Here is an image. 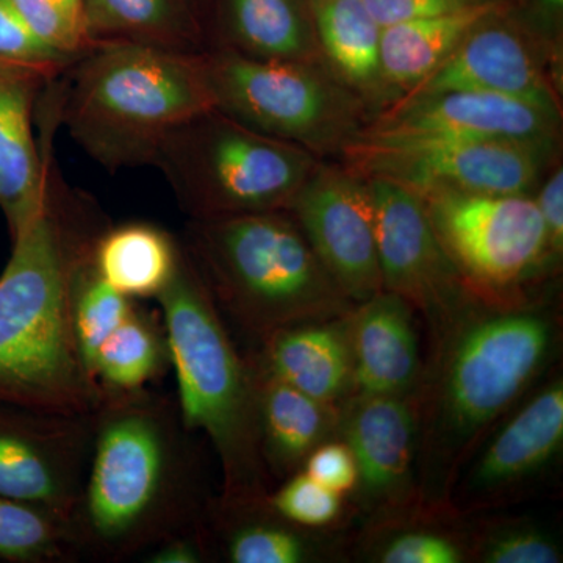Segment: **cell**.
Here are the masks:
<instances>
[{"instance_id": "1", "label": "cell", "mask_w": 563, "mask_h": 563, "mask_svg": "<svg viewBox=\"0 0 563 563\" xmlns=\"http://www.w3.org/2000/svg\"><path fill=\"white\" fill-rule=\"evenodd\" d=\"M558 335V321L543 306L476 299L433 339L415 398L422 514H451L463 466L543 376Z\"/></svg>"}, {"instance_id": "2", "label": "cell", "mask_w": 563, "mask_h": 563, "mask_svg": "<svg viewBox=\"0 0 563 563\" xmlns=\"http://www.w3.org/2000/svg\"><path fill=\"white\" fill-rule=\"evenodd\" d=\"M54 188L13 236L0 276V407L57 417H91L106 395L81 358L73 321V282L95 247Z\"/></svg>"}, {"instance_id": "3", "label": "cell", "mask_w": 563, "mask_h": 563, "mask_svg": "<svg viewBox=\"0 0 563 563\" xmlns=\"http://www.w3.org/2000/svg\"><path fill=\"white\" fill-rule=\"evenodd\" d=\"M143 390L106 396L73 517L77 550L120 561L196 523L181 421Z\"/></svg>"}, {"instance_id": "4", "label": "cell", "mask_w": 563, "mask_h": 563, "mask_svg": "<svg viewBox=\"0 0 563 563\" xmlns=\"http://www.w3.org/2000/svg\"><path fill=\"white\" fill-rule=\"evenodd\" d=\"M168 358L187 432L206 433L221 463L220 506L263 503L269 495L261 450L257 377L236 351L220 307L187 252L157 296Z\"/></svg>"}, {"instance_id": "5", "label": "cell", "mask_w": 563, "mask_h": 563, "mask_svg": "<svg viewBox=\"0 0 563 563\" xmlns=\"http://www.w3.org/2000/svg\"><path fill=\"white\" fill-rule=\"evenodd\" d=\"M187 254L217 306L261 342L288 325L342 318L355 306L287 210L191 220Z\"/></svg>"}, {"instance_id": "6", "label": "cell", "mask_w": 563, "mask_h": 563, "mask_svg": "<svg viewBox=\"0 0 563 563\" xmlns=\"http://www.w3.org/2000/svg\"><path fill=\"white\" fill-rule=\"evenodd\" d=\"M201 54L128 43L92 47L73 63L65 102L70 135L106 168L154 162L169 133L214 109Z\"/></svg>"}, {"instance_id": "7", "label": "cell", "mask_w": 563, "mask_h": 563, "mask_svg": "<svg viewBox=\"0 0 563 563\" xmlns=\"http://www.w3.org/2000/svg\"><path fill=\"white\" fill-rule=\"evenodd\" d=\"M320 162L211 109L169 133L152 165L191 220H217L288 210Z\"/></svg>"}, {"instance_id": "8", "label": "cell", "mask_w": 563, "mask_h": 563, "mask_svg": "<svg viewBox=\"0 0 563 563\" xmlns=\"http://www.w3.org/2000/svg\"><path fill=\"white\" fill-rule=\"evenodd\" d=\"M201 55L214 109L321 161L340 158L372 121V103L322 63L262 60L229 49Z\"/></svg>"}, {"instance_id": "9", "label": "cell", "mask_w": 563, "mask_h": 563, "mask_svg": "<svg viewBox=\"0 0 563 563\" xmlns=\"http://www.w3.org/2000/svg\"><path fill=\"white\" fill-rule=\"evenodd\" d=\"M420 198L444 251L484 301L525 302V285L554 268L533 196L429 192Z\"/></svg>"}, {"instance_id": "10", "label": "cell", "mask_w": 563, "mask_h": 563, "mask_svg": "<svg viewBox=\"0 0 563 563\" xmlns=\"http://www.w3.org/2000/svg\"><path fill=\"white\" fill-rule=\"evenodd\" d=\"M558 143L528 140H462L383 144L355 140L340 155L365 179L401 185L418 196L531 195Z\"/></svg>"}, {"instance_id": "11", "label": "cell", "mask_w": 563, "mask_h": 563, "mask_svg": "<svg viewBox=\"0 0 563 563\" xmlns=\"http://www.w3.org/2000/svg\"><path fill=\"white\" fill-rule=\"evenodd\" d=\"M366 181L384 290L401 296L424 314L433 340L481 298L444 251L420 196L393 181Z\"/></svg>"}, {"instance_id": "12", "label": "cell", "mask_w": 563, "mask_h": 563, "mask_svg": "<svg viewBox=\"0 0 563 563\" xmlns=\"http://www.w3.org/2000/svg\"><path fill=\"white\" fill-rule=\"evenodd\" d=\"M499 421L472 455L451 493V514L492 509L544 477L563 448V380L540 385Z\"/></svg>"}, {"instance_id": "13", "label": "cell", "mask_w": 563, "mask_h": 563, "mask_svg": "<svg viewBox=\"0 0 563 563\" xmlns=\"http://www.w3.org/2000/svg\"><path fill=\"white\" fill-rule=\"evenodd\" d=\"M336 437L354 455L357 485L352 495L374 525L420 515L415 398L352 395L340 406Z\"/></svg>"}, {"instance_id": "14", "label": "cell", "mask_w": 563, "mask_h": 563, "mask_svg": "<svg viewBox=\"0 0 563 563\" xmlns=\"http://www.w3.org/2000/svg\"><path fill=\"white\" fill-rule=\"evenodd\" d=\"M287 211L350 301L384 290L366 179L342 162L321 161Z\"/></svg>"}, {"instance_id": "15", "label": "cell", "mask_w": 563, "mask_h": 563, "mask_svg": "<svg viewBox=\"0 0 563 563\" xmlns=\"http://www.w3.org/2000/svg\"><path fill=\"white\" fill-rule=\"evenodd\" d=\"M95 415L57 417L0 407V496L32 504L73 526Z\"/></svg>"}, {"instance_id": "16", "label": "cell", "mask_w": 563, "mask_h": 563, "mask_svg": "<svg viewBox=\"0 0 563 563\" xmlns=\"http://www.w3.org/2000/svg\"><path fill=\"white\" fill-rule=\"evenodd\" d=\"M453 91L492 92L562 113L543 44L515 20L512 5L477 22L446 60L391 102Z\"/></svg>"}, {"instance_id": "17", "label": "cell", "mask_w": 563, "mask_h": 563, "mask_svg": "<svg viewBox=\"0 0 563 563\" xmlns=\"http://www.w3.org/2000/svg\"><path fill=\"white\" fill-rule=\"evenodd\" d=\"M562 113L479 91H453L388 102L357 140L383 144L462 140L559 141Z\"/></svg>"}, {"instance_id": "18", "label": "cell", "mask_w": 563, "mask_h": 563, "mask_svg": "<svg viewBox=\"0 0 563 563\" xmlns=\"http://www.w3.org/2000/svg\"><path fill=\"white\" fill-rule=\"evenodd\" d=\"M354 395L417 398L421 361L415 310L401 296L383 290L346 314Z\"/></svg>"}, {"instance_id": "19", "label": "cell", "mask_w": 563, "mask_h": 563, "mask_svg": "<svg viewBox=\"0 0 563 563\" xmlns=\"http://www.w3.org/2000/svg\"><path fill=\"white\" fill-rule=\"evenodd\" d=\"M43 73L0 63V209L16 235L38 214L49 179L32 133V106Z\"/></svg>"}, {"instance_id": "20", "label": "cell", "mask_w": 563, "mask_h": 563, "mask_svg": "<svg viewBox=\"0 0 563 563\" xmlns=\"http://www.w3.org/2000/svg\"><path fill=\"white\" fill-rule=\"evenodd\" d=\"M344 318L346 314L269 333L262 340L255 365L310 398L342 406L354 395V366Z\"/></svg>"}, {"instance_id": "21", "label": "cell", "mask_w": 563, "mask_h": 563, "mask_svg": "<svg viewBox=\"0 0 563 563\" xmlns=\"http://www.w3.org/2000/svg\"><path fill=\"white\" fill-rule=\"evenodd\" d=\"M257 377L258 429L266 472H301L314 448L336 437L340 406L318 401L252 363Z\"/></svg>"}, {"instance_id": "22", "label": "cell", "mask_w": 563, "mask_h": 563, "mask_svg": "<svg viewBox=\"0 0 563 563\" xmlns=\"http://www.w3.org/2000/svg\"><path fill=\"white\" fill-rule=\"evenodd\" d=\"M210 49L324 65L307 0H220L218 41Z\"/></svg>"}, {"instance_id": "23", "label": "cell", "mask_w": 563, "mask_h": 563, "mask_svg": "<svg viewBox=\"0 0 563 563\" xmlns=\"http://www.w3.org/2000/svg\"><path fill=\"white\" fill-rule=\"evenodd\" d=\"M509 5V0H483L451 13L384 27L380 77L391 101L446 60L477 22Z\"/></svg>"}, {"instance_id": "24", "label": "cell", "mask_w": 563, "mask_h": 563, "mask_svg": "<svg viewBox=\"0 0 563 563\" xmlns=\"http://www.w3.org/2000/svg\"><path fill=\"white\" fill-rule=\"evenodd\" d=\"M322 62L369 103L391 101L380 77V32L363 0H307Z\"/></svg>"}, {"instance_id": "25", "label": "cell", "mask_w": 563, "mask_h": 563, "mask_svg": "<svg viewBox=\"0 0 563 563\" xmlns=\"http://www.w3.org/2000/svg\"><path fill=\"white\" fill-rule=\"evenodd\" d=\"M92 47L128 43L201 54V29L187 0H84Z\"/></svg>"}, {"instance_id": "26", "label": "cell", "mask_w": 563, "mask_h": 563, "mask_svg": "<svg viewBox=\"0 0 563 563\" xmlns=\"http://www.w3.org/2000/svg\"><path fill=\"white\" fill-rule=\"evenodd\" d=\"M180 250L168 233L144 222L102 232L92 250L96 272L125 298H157L172 280Z\"/></svg>"}, {"instance_id": "27", "label": "cell", "mask_w": 563, "mask_h": 563, "mask_svg": "<svg viewBox=\"0 0 563 563\" xmlns=\"http://www.w3.org/2000/svg\"><path fill=\"white\" fill-rule=\"evenodd\" d=\"M225 520L224 551L232 563H307L321 550L309 529L290 523L263 503L220 506Z\"/></svg>"}, {"instance_id": "28", "label": "cell", "mask_w": 563, "mask_h": 563, "mask_svg": "<svg viewBox=\"0 0 563 563\" xmlns=\"http://www.w3.org/2000/svg\"><path fill=\"white\" fill-rule=\"evenodd\" d=\"M166 358L165 331L135 307L103 342L92 373L106 396L140 391L165 368Z\"/></svg>"}, {"instance_id": "29", "label": "cell", "mask_w": 563, "mask_h": 563, "mask_svg": "<svg viewBox=\"0 0 563 563\" xmlns=\"http://www.w3.org/2000/svg\"><path fill=\"white\" fill-rule=\"evenodd\" d=\"M77 555L73 526L32 504L0 496V562H68Z\"/></svg>"}, {"instance_id": "30", "label": "cell", "mask_w": 563, "mask_h": 563, "mask_svg": "<svg viewBox=\"0 0 563 563\" xmlns=\"http://www.w3.org/2000/svg\"><path fill=\"white\" fill-rule=\"evenodd\" d=\"M133 309L132 299L114 290L96 272L91 252L74 276L73 321L81 358L92 377L98 351Z\"/></svg>"}, {"instance_id": "31", "label": "cell", "mask_w": 563, "mask_h": 563, "mask_svg": "<svg viewBox=\"0 0 563 563\" xmlns=\"http://www.w3.org/2000/svg\"><path fill=\"white\" fill-rule=\"evenodd\" d=\"M383 532L368 544V559L380 563H462L470 561L468 544L432 526L406 520L376 526Z\"/></svg>"}, {"instance_id": "32", "label": "cell", "mask_w": 563, "mask_h": 563, "mask_svg": "<svg viewBox=\"0 0 563 563\" xmlns=\"http://www.w3.org/2000/svg\"><path fill=\"white\" fill-rule=\"evenodd\" d=\"M484 563H561L562 544L543 526L526 520L490 525L474 537L470 559Z\"/></svg>"}, {"instance_id": "33", "label": "cell", "mask_w": 563, "mask_h": 563, "mask_svg": "<svg viewBox=\"0 0 563 563\" xmlns=\"http://www.w3.org/2000/svg\"><path fill=\"white\" fill-rule=\"evenodd\" d=\"M36 38L65 57L77 60L92 49L84 0H13Z\"/></svg>"}, {"instance_id": "34", "label": "cell", "mask_w": 563, "mask_h": 563, "mask_svg": "<svg viewBox=\"0 0 563 563\" xmlns=\"http://www.w3.org/2000/svg\"><path fill=\"white\" fill-rule=\"evenodd\" d=\"M266 504L274 514L303 529L329 528L343 514V496L303 472L287 477L279 490L266 496Z\"/></svg>"}, {"instance_id": "35", "label": "cell", "mask_w": 563, "mask_h": 563, "mask_svg": "<svg viewBox=\"0 0 563 563\" xmlns=\"http://www.w3.org/2000/svg\"><path fill=\"white\" fill-rule=\"evenodd\" d=\"M74 62L36 38L22 20L13 0H0V63L40 70L44 76L54 77L55 73Z\"/></svg>"}, {"instance_id": "36", "label": "cell", "mask_w": 563, "mask_h": 563, "mask_svg": "<svg viewBox=\"0 0 563 563\" xmlns=\"http://www.w3.org/2000/svg\"><path fill=\"white\" fill-rule=\"evenodd\" d=\"M301 472L312 477L322 487L339 493L352 495L357 485V465L347 444L333 437L314 448L303 462Z\"/></svg>"}, {"instance_id": "37", "label": "cell", "mask_w": 563, "mask_h": 563, "mask_svg": "<svg viewBox=\"0 0 563 563\" xmlns=\"http://www.w3.org/2000/svg\"><path fill=\"white\" fill-rule=\"evenodd\" d=\"M380 27L439 16L483 2V0H363Z\"/></svg>"}, {"instance_id": "38", "label": "cell", "mask_w": 563, "mask_h": 563, "mask_svg": "<svg viewBox=\"0 0 563 563\" xmlns=\"http://www.w3.org/2000/svg\"><path fill=\"white\" fill-rule=\"evenodd\" d=\"M547 232L548 252L553 266L562 258L563 251V169L555 165L533 196Z\"/></svg>"}, {"instance_id": "39", "label": "cell", "mask_w": 563, "mask_h": 563, "mask_svg": "<svg viewBox=\"0 0 563 563\" xmlns=\"http://www.w3.org/2000/svg\"><path fill=\"white\" fill-rule=\"evenodd\" d=\"M155 550L147 555L150 563H201L206 561L203 540L199 533L181 531L166 537L154 544Z\"/></svg>"}, {"instance_id": "40", "label": "cell", "mask_w": 563, "mask_h": 563, "mask_svg": "<svg viewBox=\"0 0 563 563\" xmlns=\"http://www.w3.org/2000/svg\"><path fill=\"white\" fill-rule=\"evenodd\" d=\"M544 5L550 7V9L559 10L562 9L563 0H542Z\"/></svg>"}]
</instances>
